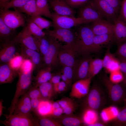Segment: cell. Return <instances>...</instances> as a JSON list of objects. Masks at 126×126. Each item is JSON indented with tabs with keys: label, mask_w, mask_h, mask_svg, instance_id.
Masks as SVG:
<instances>
[{
	"label": "cell",
	"mask_w": 126,
	"mask_h": 126,
	"mask_svg": "<svg viewBox=\"0 0 126 126\" xmlns=\"http://www.w3.org/2000/svg\"><path fill=\"white\" fill-rule=\"evenodd\" d=\"M52 68L51 66H47L39 69L34 78V85L38 87L41 84L50 81L53 75L51 73Z\"/></svg>",
	"instance_id": "obj_23"
},
{
	"label": "cell",
	"mask_w": 126,
	"mask_h": 126,
	"mask_svg": "<svg viewBox=\"0 0 126 126\" xmlns=\"http://www.w3.org/2000/svg\"><path fill=\"white\" fill-rule=\"evenodd\" d=\"M103 90L97 83L93 85L86 96L85 109H91L97 112L103 107L106 102V99Z\"/></svg>",
	"instance_id": "obj_3"
},
{
	"label": "cell",
	"mask_w": 126,
	"mask_h": 126,
	"mask_svg": "<svg viewBox=\"0 0 126 126\" xmlns=\"http://www.w3.org/2000/svg\"><path fill=\"white\" fill-rule=\"evenodd\" d=\"M105 125L103 123L101 122H95L93 123L90 124L88 125L89 126H103Z\"/></svg>",
	"instance_id": "obj_56"
},
{
	"label": "cell",
	"mask_w": 126,
	"mask_h": 126,
	"mask_svg": "<svg viewBox=\"0 0 126 126\" xmlns=\"http://www.w3.org/2000/svg\"><path fill=\"white\" fill-rule=\"evenodd\" d=\"M103 67L102 59L91 58L89 63L88 78H92L97 74Z\"/></svg>",
	"instance_id": "obj_29"
},
{
	"label": "cell",
	"mask_w": 126,
	"mask_h": 126,
	"mask_svg": "<svg viewBox=\"0 0 126 126\" xmlns=\"http://www.w3.org/2000/svg\"><path fill=\"white\" fill-rule=\"evenodd\" d=\"M21 53L25 58L29 59L34 67L35 70H38L42 65V56L40 52L38 51L20 46Z\"/></svg>",
	"instance_id": "obj_20"
},
{
	"label": "cell",
	"mask_w": 126,
	"mask_h": 126,
	"mask_svg": "<svg viewBox=\"0 0 126 126\" xmlns=\"http://www.w3.org/2000/svg\"><path fill=\"white\" fill-rule=\"evenodd\" d=\"M106 71L110 73L112 72L119 70V62L117 58L110 63L105 68Z\"/></svg>",
	"instance_id": "obj_44"
},
{
	"label": "cell",
	"mask_w": 126,
	"mask_h": 126,
	"mask_svg": "<svg viewBox=\"0 0 126 126\" xmlns=\"http://www.w3.org/2000/svg\"><path fill=\"white\" fill-rule=\"evenodd\" d=\"M57 119L59 122L65 126H79L84 123L82 119L73 114L62 115Z\"/></svg>",
	"instance_id": "obj_26"
},
{
	"label": "cell",
	"mask_w": 126,
	"mask_h": 126,
	"mask_svg": "<svg viewBox=\"0 0 126 126\" xmlns=\"http://www.w3.org/2000/svg\"><path fill=\"white\" fill-rule=\"evenodd\" d=\"M27 92L30 99L37 98L43 100L38 87L34 85L31 86L27 91Z\"/></svg>",
	"instance_id": "obj_42"
},
{
	"label": "cell",
	"mask_w": 126,
	"mask_h": 126,
	"mask_svg": "<svg viewBox=\"0 0 126 126\" xmlns=\"http://www.w3.org/2000/svg\"><path fill=\"white\" fill-rule=\"evenodd\" d=\"M100 78L106 88L111 103L117 105L124 102L126 98V89L121 84L112 82L105 74H103Z\"/></svg>",
	"instance_id": "obj_4"
},
{
	"label": "cell",
	"mask_w": 126,
	"mask_h": 126,
	"mask_svg": "<svg viewBox=\"0 0 126 126\" xmlns=\"http://www.w3.org/2000/svg\"><path fill=\"white\" fill-rule=\"evenodd\" d=\"M110 74L109 79L113 83L119 84L124 79L123 75L120 70L112 72Z\"/></svg>",
	"instance_id": "obj_40"
},
{
	"label": "cell",
	"mask_w": 126,
	"mask_h": 126,
	"mask_svg": "<svg viewBox=\"0 0 126 126\" xmlns=\"http://www.w3.org/2000/svg\"><path fill=\"white\" fill-rule=\"evenodd\" d=\"M0 123L6 126H39L36 118L31 114H13Z\"/></svg>",
	"instance_id": "obj_7"
},
{
	"label": "cell",
	"mask_w": 126,
	"mask_h": 126,
	"mask_svg": "<svg viewBox=\"0 0 126 126\" xmlns=\"http://www.w3.org/2000/svg\"><path fill=\"white\" fill-rule=\"evenodd\" d=\"M36 0H30L22 7L14 8L21 13H24L31 17L38 15L36 5Z\"/></svg>",
	"instance_id": "obj_31"
},
{
	"label": "cell",
	"mask_w": 126,
	"mask_h": 126,
	"mask_svg": "<svg viewBox=\"0 0 126 126\" xmlns=\"http://www.w3.org/2000/svg\"><path fill=\"white\" fill-rule=\"evenodd\" d=\"M38 88L43 100H50L56 94L53 85L50 81L41 84Z\"/></svg>",
	"instance_id": "obj_27"
},
{
	"label": "cell",
	"mask_w": 126,
	"mask_h": 126,
	"mask_svg": "<svg viewBox=\"0 0 126 126\" xmlns=\"http://www.w3.org/2000/svg\"><path fill=\"white\" fill-rule=\"evenodd\" d=\"M53 109L52 116L55 118L57 119L60 117L63 113V109L61 107L55 108H53Z\"/></svg>",
	"instance_id": "obj_53"
},
{
	"label": "cell",
	"mask_w": 126,
	"mask_h": 126,
	"mask_svg": "<svg viewBox=\"0 0 126 126\" xmlns=\"http://www.w3.org/2000/svg\"><path fill=\"white\" fill-rule=\"evenodd\" d=\"M13 39L1 41L0 43V63H8L19 52L18 45Z\"/></svg>",
	"instance_id": "obj_9"
},
{
	"label": "cell",
	"mask_w": 126,
	"mask_h": 126,
	"mask_svg": "<svg viewBox=\"0 0 126 126\" xmlns=\"http://www.w3.org/2000/svg\"><path fill=\"white\" fill-rule=\"evenodd\" d=\"M18 76V72L13 69L8 63H0V84L11 83Z\"/></svg>",
	"instance_id": "obj_19"
},
{
	"label": "cell",
	"mask_w": 126,
	"mask_h": 126,
	"mask_svg": "<svg viewBox=\"0 0 126 126\" xmlns=\"http://www.w3.org/2000/svg\"><path fill=\"white\" fill-rule=\"evenodd\" d=\"M61 79V74H59L53 75L50 81L53 85L56 94L57 93L58 87Z\"/></svg>",
	"instance_id": "obj_47"
},
{
	"label": "cell",
	"mask_w": 126,
	"mask_h": 126,
	"mask_svg": "<svg viewBox=\"0 0 126 126\" xmlns=\"http://www.w3.org/2000/svg\"><path fill=\"white\" fill-rule=\"evenodd\" d=\"M12 0H0V6Z\"/></svg>",
	"instance_id": "obj_59"
},
{
	"label": "cell",
	"mask_w": 126,
	"mask_h": 126,
	"mask_svg": "<svg viewBox=\"0 0 126 126\" xmlns=\"http://www.w3.org/2000/svg\"><path fill=\"white\" fill-rule=\"evenodd\" d=\"M115 42L118 44L126 41V22L119 15L113 22Z\"/></svg>",
	"instance_id": "obj_16"
},
{
	"label": "cell",
	"mask_w": 126,
	"mask_h": 126,
	"mask_svg": "<svg viewBox=\"0 0 126 126\" xmlns=\"http://www.w3.org/2000/svg\"><path fill=\"white\" fill-rule=\"evenodd\" d=\"M30 0H12L0 6V10L8 9L21 7Z\"/></svg>",
	"instance_id": "obj_37"
},
{
	"label": "cell",
	"mask_w": 126,
	"mask_h": 126,
	"mask_svg": "<svg viewBox=\"0 0 126 126\" xmlns=\"http://www.w3.org/2000/svg\"><path fill=\"white\" fill-rule=\"evenodd\" d=\"M68 87L66 84L62 81L60 82L58 88L57 93H61L65 91Z\"/></svg>",
	"instance_id": "obj_54"
},
{
	"label": "cell",
	"mask_w": 126,
	"mask_h": 126,
	"mask_svg": "<svg viewBox=\"0 0 126 126\" xmlns=\"http://www.w3.org/2000/svg\"><path fill=\"white\" fill-rule=\"evenodd\" d=\"M117 59L119 62V70L122 74L124 78L126 77V59Z\"/></svg>",
	"instance_id": "obj_52"
},
{
	"label": "cell",
	"mask_w": 126,
	"mask_h": 126,
	"mask_svg": "<svg viewBox=\"0 0 126 126\" xmlns=\"http://www.w3.org/2000/svg\"><path fill=\"white\" fill-rule=\"evenodd\" d=\"M16 29H12L7 26L0 18V42L13 39L15 35Z\"/></svg>",
	"instance_id": "obj_28"
},
{
	"label": "cell",
	"mask_w": 126,
	"mask_h": 126,
	"mask_svg": "<svg viewBox=\"0 0 126 126\" xmlns=\"http://www.w3.org/2000/svg\"><path fill=\"white\" fill-rule=\"evenodd\" d=\"M62 72V74L66 77L70 83L72 84L73 77L72 68L69 66H63Z\"/></svg>",
	"instance_id": "obj_46"
},
{
	"label": "cell",
	"mask_w": 126,
	"mask_h": 126,
	"mask_svg": "<svg viewBox=\"0 0 126 126\" xmlns=\"http://www.w3.org/2000/svg\"><path fill=\"white\" fill-rule=\"evenodd\" d=\"M3 101L0 100V117L3 114V109L4 106H3Z\"/></svg>",
	"instance_id": "obj_57"
},
{
	"label": "cell",
	"mask_w": 126,
	"mask_h": 126,
	"mask_svg": "<svg viewBox=\"0 0 126 126\" xmlns=\"http://www.w3.org/2000/svg\"><path fill=\"white\" fill-rule=\"evenodd\" d=\"M119 15L126 22V0L122 1Z\"/></svg>",
	"instance_id": "obj_51"
},
{
	"label": "cell",
	"mask_w": 126,
	"mask_h": 126,
	"mask_svg": "<svg viewBox=\"0 0 126 126\" xmlns=\"http://www.w3.org/2000/svg\"><path fill=\"white\" fill-rule=\"evenodd\" d=\"M94 42L96 50L98 52L101 50L103 46L115 42L113 34L94 35Z\"/></svg>",
	"instance_id": "obj_24"
},
{
	"label": "cell",
	"mask_w": 126,
	"mask_h": 126,
	"mask_svg": "<svg viewBox=\"0 0 126 126\" xmlns=\"http://www.w3.org/2000/svg\"><path fill=\"white\" fill-rule=\"evenodd\" d=\"M124 103L125 104V105H126V98L124 101Z\"/></svg>",
	"instance_id": "obj_60"
},
{
	"label": "cell",
	"mask_w": 126,
	"mask_h": 126,
	"mask_svg": "<svg viewBox=\"0 0 126 126\" xmlns=\"http://www.w3.org/2000/svg\"><path fill=\"white\" fill-rule=\"evenodd\" d=\"M43 100L39 99H31L32 110L35 115L38 114V110L41 101Z\"/></svg>",
	"instance_id": "obj_48"
},
{
	"label": "cell",
	"mask_w": 126,
	"mask_h": 126,
	"mask_svg": "<svg viewBox=\"0 0 126 126\" xmlns=\"http://www.w3.org/2000/svg\"><path fill=\"white\" fill-rule=\"evenodd\" d=\"M51 14V19L54 29H70L73 27L87 24L84 20L79 17L76 18L74 16L60 15L54 12Z\"/></svg>",
	"instance_id": "obj_6"
},
{
	"label": "cell",
	"mask_w": 126,
	"mask_h": 126,
	"mask_svg": "<svg viewBox=\"0 0 126 126\" xmlns=\"http://www.w3.org/2000/svg\"><path fill=\"white\" fill-rule=\"evenodd\" d=\"M90 27L94 35L113 34V23L103 18L92 22Z\"/></svg>",
	"instance_id": "obj_18"
},
{
	"label": "cell",
	"mask_w": 126,
	"mask_h": 126,
	"mask_svg": "<svg viewBox=\"0 0 126 126\" xmlns=\"http://www.w3.org/2000/svg\"><path fill=\"white\" fill-rule=\"evenodd\" d=\"M90 0H65L67 4L72 8H81L86 4Z\"/></svg>",
	"instance_id": "obj_41"
},
{
	"label": "cell",
	"mask_w": 126,
	"mask_h": 126,
	"mask_svg": "<svg viewBox=\"0 0 126 126\" xmlns=\"http://www.w3.org/2000/svg\"><path fill=\"white\" fill-rule=\"evenodd\" d=\"M61 79L62 81L67 84L68 87L70 86L72 84L70 83L66 77L63 74H61Z\"/></svg>",
	"instance_id": "obj_55"
},
{
	"label": "cell",
	"mask_w": 126,
	"mask_h": 126,
	"mask_svg": "<svg viewBox=\"0 0 126 126\" xmlns=\"http://www.w3.org/2000/svg\"><path fill=\"white\" fill-rule=\"evenodd\" d=\"M39 126H61L62 125L56 119L51 117L35 115Z\"/></svg>",
	"instance_id": "obj_35"
},
{
	"label": "cell",
	"mask_w": 126,
	"mask_h": 126,
	"mask_svg": "<svg viewBox=\"0 0 126 126\" xmlns=\"http://www.w3.org/2000/svg\"><path fill=\"white\" fill-rule=\"evenodd\" d=\"M82 24L77 26L75 39L72 43L73 48L77 55L86 56L97 52L94 42V35L90 26Z\"/></svg>",
	"instance_id": "obj_1"
},
{
	"label": "cell",
	"mask_w": 126,
	"mask_h": 126,
	"mask_svg": "<svg viewBox=\"0 0 126 126\" xmlns=\"http://www.w3.org/2000/svg\"><path fill=\"white\" fill-rule=\"evenodd\" d=\"M48 1L51 7L56 14L74 16L76 11L67 4L65 0H48Z\"/></svg>",
	"instance_id": "obj_17"
},
{
	"label": "cell",
	"mask_w": 126,
	"mask_h": 126,
	"mask_svg": "<svg viewBox=\"0 0 126 126\" xmlns=\"http://www.w3.org/2000/svg\"><path fill=\"white\" fill-rule=\"evenodd\" d=\"M50 41V45L46 54L42 56V62L45 66L55 67L59 62L58 55L61 46L59 41L48 35Z\"/></svg>",
	"instance_id": "obj_8"
},
{
	"label": "cell",
	"mask_w": 126,
	"mask_h": 126,
	"mask_svg": "<svg viewBox=\"0 0 126 126\" xmlns=\"http://www.w3.org/2000/svg\"><path fill=\"white\" fill-rule=\"evenodd\" d=\"M49 2L48 0H36V5L38 15L51 19Z\"/></svg>",
	"instance_id": "obj_33"
},
{
	"label": "cell",
	"mask_w": 126,
	"mask_h": 126,
	"mask_svg": "<svg viewBox=\"0 0 126 126\" xmlns=\"http://www.w3.org/2000/svg\"><path fill=\"white\" fill-rule=\"evenodd\" d=\"M91 58L90 57H87L76 60L72 68L73 82L74 83L78 80L88 78L89 63Z\"/></svg>",
	"instance_id": "obj_12"
},
{
	"label": "cell",
	"mask_w": 126,
	"mask_h": 126,
	"mask_svg": "<svg viewBox=\"0 0 126 126\" xmlns=\"http://www.w3.org/2000/svg\"><path fill=\"white\" fill-rule=\"evenodd\" d=\"M46 35L51 37L58 41L70 44L74 41L76 35L70 29L56 28L53 30L49 29L45 32Z\"/></svg>",
	"instance_id": "obj_13"
},
{
	"label": "cell",
	"mask_w": 126,
	"mask_h": 126,
	"mask_svg": "<svg viewBox=\"0 0 126 126\" xmlns=\"http://www.w3.org/2000/svg\"><path fill=\"white\" fill-rule=\"evenodd\" d=\"M113 124L117 126H126V105L117 114Z\"/></svg>",
	"instance_id": "obj_39"
},
{
	"label": "cell",
	"mask_w": 126,
	"mask_h": 126,
	"mask_svg": "<svg viewBox=\"0 0 126 126\" xmlns=\"http://www.w3.org/2000/svg\"><path fill=\"white\" fill-rule=\"evenodd\" d=\"M0 10V18L4 23L10 28L16 29L20 27H24L26 20L22 13L16 10Z\"/></svg>",
	"instance_id": "obj_5"
},
{
	"label": "cell",
	"mask_w": 126,
	"mask_h": 126,
	"mask_svg": "<svg viewBox=\"0 0 126 126\" xmlns=\"http://www.w3.org/2000/svg\"><path fill=\"white\" fill-rule=\"evenodd\" d=\"M112 6L119 14L122 1L121 0H103Z\"/></svg>",
	"instance_id": "obj_50"
},
{
	"label": "cell",
	"mask_w": 126,
	"mask_h": 126,
	"mask_svg": "<svg viewBox=\"0 0 126 126\" xmlns=\"http://www.w3.org/2000/svg\"><path fill=\"white\" fill-rule=\"evenodd\" d=\"M21 31L37 38L43 37L46 35L45 32L43 31L29 18Z\"/></svg>",
	"instance_id": "obj_25"
},
{
	"label": "cell",
	"mask_w": 126,
	"mask_h": 126,
	"mask_svg": "<svg viewBox=\"0 0 126 126\" xmlns=\"http://www.w3.org/2000/svg\"><path fill=\"white\" fill-rule=\"evenodd\" d=\"M13 39L20 46H24L39 52L33 36L21 31Z\"/></svg>",
	"instance_id": "obj_22"
},
{
	"label": "cell",
	"mask_w": 126,
	"mask_h": 126,
	"mask_svg": "<svg viewBox=\"0 0 126 126\" xmlns=\"http://www.w3.org/2000/svg\"><path fill=\"white\" fill-rule=\"evenodd\" d=\"M92 5L100 14L103 18L113 23L119 15L115 9L110 4L103 0H90Z\"/></svg>",
	"instance_id": "obj_10"
},
{
	"label": "cell",
	"mask_w": 126,
	"mask_h": 126,
	"mask_svg": "<svg viewBox=\"0 0 126 126\" xmlns=\"http://www.w3.org/2000/svg\"><path fill=\"white\" fill-rule=\"evenodd\" d=\"M72 43L66 44L60 48L58 57L60 64L63 66H69L73 68L76 61L75 57L77 55Z\"/></svg>",
	"instance_id": "obj_11"
},
{
	"label": "cell",
	"mask_w": 126,
	"mask_h": 126,
	"mask_svg": "<svg viewBox=\"0 0 126 126\" xmlns=\"http://www.w3.org/2000/svg\"><path fill=\"white\" fill-rule=\"evenodd\" d=\"M34 70L20 69L18 71L19 78L16 85V91L10 105L8 108L9 114L6 116V118L13 114L16 105L19 98L31 87Z\"/></svg>",
	"instance_id": "obj_2"
},
{
	"label": "cell",
	"mask_w": 126,
	"mask_h": 126,
	"mask_svg": "<svg viewBox=\"0 0 126 126\" xmlns=\"http://www.w3.org/2000/svg\"><path fill=\"white\" fill-rule=\"evenodd\" d=\"M118 45L115 54L116 55L118 58L126 59V41Z\"/></svg>",
	"instance_id": "obj_43"
},
{
	"label": "cell",
	"mask_w": 126,
	"mask_h": 126,
	"mask_svg": "<svg viewBox=\"0 0 126 126\" xmlns=\"http://www.w3.org/2000/svg\"><path fill=\"white\" fill-rule=\"evenodd\" d=\"M36 46L42 56L47 52L50 45V41L47 35L40 38L33 36Z\"/></svg>",
	"instance_id": "obj_32"
},
{
	"label": "cell",
	"mask_w": 126,
	"mask_h": 126,
	"mask_svg": "<svg viewBox=\"0 0 126 126\" xmlns=\"http://www.w3.org/2000/svg\"><path fill=\"white\" fill-rule=\"evenodd\" d=\"M32 112L31 99L27 91L19 98L17 102L13 114H29Z\"/></svg>",
	"instance_id": "obj_21"
},
{
	"label": "cell",
	"mask_w": 126,
	"mask_h": 126,
	"mask_svg": "<svg viewBox=\"0 0 126 126\" xmlns=\"http://www.w3.org/2000/svg\"><path fill=\"white\" fill-rule=\"evenodd\" d=\"M91 79L88 78L75 82L72 85L70 96L78 99L85 97L89 91Z\"/></svg>",
	"instance_id": "obj_14"
},
{
	"label": "cell",
	"mask_w": 126,
	"mask_h": 126,
	"mask_svg": "<svg viewBox=\"0 0 126 126\" xmlns=\"http://www.w3.org/2000/svg\"><path fill=\"white\" fill-rule=\"evenodd\" d=\"M83 119L84 123L87 126L96 122L97 119L96 112L90 109H85Z\"/></svg>",
	"instance_id": "obj_36"
},
{
	"label": "cell",
	"mask_w": 126,
	"mask_h": 126,
	"mask_svg": "<svg viewBox=\"0 0 126 126\" xmlns=\"http://www.w3.org/2000/svg\"><path fill=\"white\" fill-rule=\"evenodd\" d=\"M57 101L62 108L63 113L65 114H73L76 108V105L72 99L66 97L63 98Z\"/></svg>",
	"instance_id": "obj_30"
},
{
	"label": "cell",
	"mask_w": 126,
	"mask_h": 126,
	"mask_svg": "<svg viewBox=\"0 0 126 126\" xmlns=\"http://www.w3.org/2000/svg\"><path fill=\"white\" fill-rule=\"evenodd\" d=\"M78 17L84 20L87 23L92 22L103 18L98 12L92 5L89 1L80 8Z\"/></svg>",
	"instance_id": "obj_15"
},
{
	"label": "cell",
	"mask_w": 126,
	"mask_h": 126,
	"mask_svg": "<svg viewBox=\"0 0 126 126\" xmlns=\"http://www.w3.org/2000/svg\"><path fill=\"white\" fill-rule=\"evenodd\" d=\"M116 58L111 53L110 49H108L102 59L103 67L105 68L110 63Z\"/></svg>",
	"instance_id": "obj_45"
},
{
	"label": "cell",
	"mask_w": 126,
	"mask_h": 126,
	"mask_svg": "<svg viewBox=\"0 0 126 126\" xmlns=\"http://www.w3.org/2000/svg\"><path fill=\"white\" fill-rule=\"evenodd\" d=\"M25 58V57L21 53L14 57L8 63L13 69L18 72Z\"/></svg>",
	"instance_id": "obj_38"
},
{
	"label": "cell",
	"mask_w": 126,
	"mask_h": 126,
	"mask_svg": "<svg viewBox=\"0 0 126 126\" xmlns=\"http://www.w3.org/2000/svg\"><path fill=\"white\" fill-rule=\"evenodd\" d=\"M120 83L126 89V77L124 78L123 80Z\"/></svg>",
	"instance_id": "obj_58"
},
{
	"label": "cell",
	"mask_w": 126,
	"mask_h": 126,
	"mask_svg": "<svg viewBox=\"0 0 126 126\" xmlns=\"http://www.w3.org/2000/svg\"><path fill=\"white\" fill-rule=\"evenodd\" d=\"M29 18L42 30H47L50 27L53 26L52 22L43 18L41 15H35L30 17Z\"/></svg>",
	"instance_id": "obj_34"
},
{
	"label": "cell",
	"mask_w": 126,
	"mask_h": 126,
	"mask_svg": "<svg viewBox=\"0 0 126 126\" xmlns=\"http://www.w3.org/2000/svg\"><path fill=\"white\" fill-rule=\"evenodd\" d=\"M20 69L35 70L34 65L31 60L27 58H25L24 60Z\"/></svg>",
	"instance_id": "obj_49"
}]
</instances>
